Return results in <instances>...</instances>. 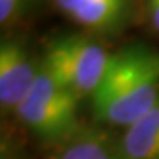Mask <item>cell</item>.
Segmentation results:
<instances>
[{"label":"cell","instance_id":"obj_1","mask_svg":"<svg viewBox=\"0 0 159 159\" xmlns=\"http://www.w3.org/2000/svg\"><path fill=\"white\" fill-rule=\"evenodd\" d=\"M90 100L99 124L125 130L137 122L159 100V52L140 43L114 52Z\"/></svg>","mask_w":159,"mask_h":159},{"label":"cell","instance_id":"obj_2","mask_svg":"<svg viewBox=\"0 0 159 159\" xmlns=\"http://www.w3.org/2000/svg\"><path fill=\"white\" fill-rule=\"evenodd\" d=\"M111 56L94 35L63 33L47 40L40 62L57 84L81 100L94 94Z\"/></svg>","mask_w":159,"mask_h":159},{"label":"cell","instance_id":"obj_3","mask_svg":"<svg viewBox=\"0 0 159 159\" xmlns=\"http://www.w3.org/2000/svg\"><path fill=\"white\" fill-rule=\"evenodd\" d=\"M78 109V97L57 84L40 62L39 75L15 115L39 140L59 146L83 127Z\"/></svg>","mask_w":159,"mask_h":159},{"label":"cell","instance_id":"obj_4","mask_svg":"<svg viewBox=\"0 0 159 159\" xmlns=\"http://www.w3.org/2000/svg\"><path fill=\"white\" fill-rule=\"evenodd\" d=\"M52 5L90 35L115 37L133 21L139 0H50Z\"/></svg>","mask_w":159,"mask_h":159},{"label":"cell","instance_id":"obj_5","mask_svg":"<svg viewBox=\"0 0 159 159\" xmlns=\"http://www.w3.org/2000/svg\"><path fill=\"white\" fill-rule=\"evenodd\" d=\"M40 62L31 57L21 40L3 39L0 43V106L15 114L19 103L33 87Z\"/></svg>","mask_w":159,"mask_h":159},{"label":"cell","instance_id":"obj_6","mask_svg":"<svg viewBox=\"0 0 159 159\" xmlns=\"http://www.w3.org/2000/svg\"><path fill=\"white\" fill-rule=\"evenodd\" d=\"M121 159H159V100L116 139Z\"/></svg>","mask_w":159,"mask_h":159},{"label":"cell","instance_id":"obj_7","mask_svg":"<svg viewBox=\"0 0 159 159\" xmlns=\"http://www.w3.org/2000/svg\"><path fill=\"white\" fill-rule=\"evenodd\" d=\"M55 159H121L116 139L97 127L83 125L74 136L56 146Z\"/></svg>","mask_w":159,"mask_h":159},{"label":"cell","instance_id":"obj_8","mask_svg":"<svg viewBox=\"0 0 159 159\" xmlns=\"http://www.w3.org/2000/svg\"><path fill=\"white\" fill-rule=\"evenodd\" d=\"M27 0H0V24L7 27L24 13Z\"/></svg>","mask_w":159,"mask_h":159},{"label":"cell","instance_id":"obj_9","mask_svg":"<svg viewBox=\"0 0 159 159\" xmlns=\"http://www.w3.org/2000/svg\"><path fill=\"white\" fill-rule=\"evenodd\" d=\"M139 6L148 25L159 34V0H139Z\"/></svg>","mask_w":159,"mask_h":159}]
</instances>
